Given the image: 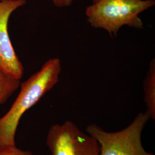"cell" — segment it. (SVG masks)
I'll use <instances>...</instances> for the list:
<instances>
[{"label": "cell", "mask_w": 155, "mask_h": 155, "mask_svg": "<svg viewBox=\"0 0 155 155\" xmlns=\"http://www.w3.org/2000/svg\"><path fill=\"white\" fill-rule=\"evenodd\" d=\"M46 143L52 155H100L97 140L70 121L52 125Z\"/></svg>", "instance_id": "277c9868"}, {"label": "cell", "mask_w": 155, "mask_h": 155, "mask_svg": "<svg viewBox=\"0 0 155 155\" xmlns=\"http://www.w3.org/2000/svg\"><path fill=\"white\" fill-rule=\"evenodd\" d=\"M54 5L58 8H65L71 5L74 0H51Z\"/></svg>", "instance_id": "9c48e42d"}, {"label": "cell", "mask_w": 155, "mask_h": 155, "mask_svg": "<svg viewBox=\"0 0 155 155\" xmlns=\"http://www.w3.org/2000/svg\"><path fill=\"white\" fill-rule=\"evenodd\" d=\"M26 2V0H0V70L20 80L24 67L12 45L8 25L12 13Z\"/></svg>", "instance_id": "5b68a950"}, {"label": "cell", "mask_w": 155, "mask_h": 155, "mask_svg": "<svg viewBox=\"0 0 155 155\" xmlns=\"http://www.w3.org/2000/svg\"><path fill=\"white\" fill-rule=\"evenodd\" d=\"M0 155H34L28 150H24L17 148L16 147L0 151Z\"/></svg>", "instance_id": "ba28073f"}, {"label": "cell", "mask_w": 155, "mask_h": 155, "mask_svg": "<svg viewBox=\"0 0 155 155\" xmlns=\"http://www.w3.org/2000/svg\"><path fill=\"white\" fill-rule=\"evenodd\" d=\"M144 101L147 108V111L150 118L155 119V61L153 59L150 61V69L147 73L143 84Z\"/></svg>", "instance_id": "8992f818"}, {"label": "cell", "mask_w": 155, "mask_h": 155, "mask_svg": "<svg viewBox=\"0 0 155 155\" xmlns=\"http://www.w3.org/2000/svg\"><path fill=\"white\" fill-rule=\"evenodd\" d=\"M150 119L146 111L139 113L127 127L118 132H106L93 124L86 130L99 144L100 155H154L146 151L141 143V134Z\"/></svg>", "instance_id": "3957f363"}, {"label": "cell", "mask_w": 155, "mask_h": 155, "mask_svg": "<svg viewBox=\"0 0 155 155\" xmlns=\"http://www.w3.org/2000/svg\"><path fill=\"white\" fill-rule=\"evenodd\" d=\"M155 5V0H98L86 8V16L91 27L116 36L125 25L143 29L139 15Z\"/></svg>", "instance_id": "7a4b0ae2"}, {"label": "cell", "mask_w": 155, "mask_h": 155, "mask_svg": "<svg viewBox=\"0 0 155 155\" xmlns=\"http://www.w3.org/2000/svg\"><path fill=\"white\" fill-rule=\"evenodd\" d=\"M93 1V3H94V2H96L97 1H98V0H92Z\"/></svg>", "instance_id": "30bf717a"}, {"label": "cell", "mask_w": 155, "mask_h": 155, "mask_svg": "<svg viewBox=\"0 0 155 155\" xmlns=\"http://www.w3.org/2000/svg\"><path fill=\"white\" fill-rule=\"evenodd\" d=\"M21 84L20 80L0 70V106L4 104Z\"/></svg>", "instance_id": "52a82bcc"}, {"label": "cell", "mask_w": 155, "mask_h": 155, "mask_svg": "<svg viewBox=\"0 0 155 155\" xmlns=\"http://www.w3.org/2000/svg\"><path fill=\"white\" fill-rule=\"evenodd\" d=\"M61 70L60 59H50L21 84L15 101L0 118V151L16 147L15 136L21 117L58 82Z\"/></svg>", "instance_id": "6da1fadb"}]
</instances>
